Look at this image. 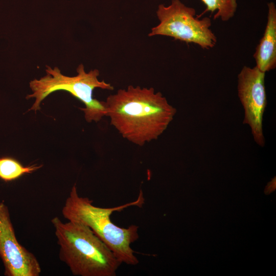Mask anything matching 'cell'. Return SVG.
<instances>
[{"label": "cell", "mask_w": 276, "mask_h": 276, "mask_svg": "<svg viewBox=\"0 0 276 276\" xmlns=\"http://www.w3.org/2000/svg\"><path fill=\"white\" fill-rule=\"evenodd\" d=\"M267 6L264 33L254 54L256 66L265 73L276 67V7L273 2L268 3Z\"/></svg>", "instance_id": "ba28073f"}, {"label": "cell", "mask_w": 276, "mask_h": 276, "mask_svg": "<svg viewBox=\"0 0 276 276\" xmlns=\"http://www.w3.org/2000/svg\"><path fill=\"white\" fill-rule=\"evenodd\" d=\"M156 15L159 23L151 29L149 36H169L197 44L203 49L213 48L217 43V37L210 29L211 19L208 17L199 19L195 16V9L179 0H172L167 6L159 5Z\"/></svg>", "instance_id": "5b68a950"}, {"label": "cell", "mask_w": 276, "mask_h": 276, "mask_svg": "<svg viewBox=\"0 0 276 276\" xmlns=\"http://www.w3.org/2000/svg\"><path fill=\"white\" fill-rule=\"evenodd\" d=\"M42 167V165L24 166L15 158L2 156L0 157V179L6 182L12 181L26 174H31Z\"/></svg>", "instance_id": "9c48e42d"}, {"label": "cell", "mask_w": 276, "mask_h": 276, "mask_svg": "<svg viewBox=\"0 0 276 276\" xmlns=\"http://www.w3.org/2000/svg\"><path fill=\"white\" fill-rule=\"evenodd\" d=\"M59 246L60 259L76 276H115L122 264L88 226L58 217L51 220Z\"/></svg>", "instance_id": "7a4b0ae2"}, {"label": "cell", "mask_w": 276, "mask_h": 276, "mask_svg": "<svg viewBox=\"0 0 276 276\" xmlns=\"http://www.w3.org/2000/svg\"><path fill=\"white\" fill-rule=\"evenodd\" d=\"M144 200L141 191L134 201L114 208H100L93 205V200L88 198L79 196L75 184L62 209V214L68 221L89 227L109 247L121 263L135 265L139 261L131 244L139 237L138 226L120 227L112 222L110 216L113 212L121 211L129 206L141 207Z\"/></svg>", "instance_id": "3957f363"}, {"label": "cell", "mask_w": 276, "mask_h": 276, "mask_svg": "<svg viewBox=\"0 0 276 276\" xmlns=\"http://www.w3.org/2000/svg\"><path fill=\"white\" fill-rule=\"evenodd\" d=\"M265 73L256 66H244L238 75V95L244 109L243 123L250 128L255 142L265 146L263 115L267 105Z\"/></svg>", "instance_id": "8992f818"}, {"label": "cell", "mask_w": 276, "mask_h": 276, "mask_svg": "<svg viewBox=\"0 0 276 276\" xmlns=\"http://www.w3.org/2000/svg\"><path fill=\"white\" fill-rule=\"evenodd\" d=\"M206 6L205 10L199 15L201 17L204 13L210 11L212 13L216 12L214 19H220L222 21L229 20L235 15L237 8L236 0H201Z\"/></svg>", "instance_id": "30bf717a"}, {"label": "cell", "mask_w": 276, "mask_h": 276, "mask_svg": "<svg viewBox=\"0 0 276 276\" xmlns=\"http://www.w3.org/2000/svg\"><path fill=\"white\" fill-rule=\"evenodd\" d=\"M275 189V177L272 179V180L268 183L267 186L265 187V193L266 194H269L274 191Z\"/></svg>", "instance_id": "8fae6325"}, {"label": "cell", "mask_w": 276, "mask_h": 276, "mask_svg": "<svg viewBox=\"0 0 276 276\" xmlns=\"http://www.w3.org/2000/svg\"><path fill=\"white\" fill-rule=\"evenodd\" d=\"M106 117L121 136L139 146L157 140L167 129L176 109L153 87L129 85L105 101Z\"/></svg>", "instance_id": "6da1fadb"}, {"label": "cell", "mask_w": 276, "mask_h": 276, "mask_svg": "<svg viewBox=\"0 0 276 276\" xmlns=\"http://www.w3.org/2000/svg\"><path fill=\"white\" fill-rule=\"evenodd\" d=\"M0 258L6 276H39L41 269L35 255L16 239L7 206L0 202Z\"/></svg>", "instance_id": "52a82bcc"}, {"label": "cell", "mask_w": 276, "mask_h": 276, "mask_svg": "<svg viewBox=\"0 0 276 276\" xmlns=\"http://www.w3.org/2000/svg\"><path fill=\"white\" fill-rule=\"evenodd\" d=\"M76 70L77 75L70 77L63 75L57 67L46 66V75L39 79L31 81L29 83L32 93L27 95L26 99H35L29 110H39L41 102L50 94L58 90H64L85 105V107L80 109L84 112L86 122H98L106 116L105 101L94 98L93 91L97 88L112 90L113 87L104 80H99L100 73L97 69L86 72L83 64H80Z\"/></svg>", "instance_id": "277c9868"}]
</instances>
